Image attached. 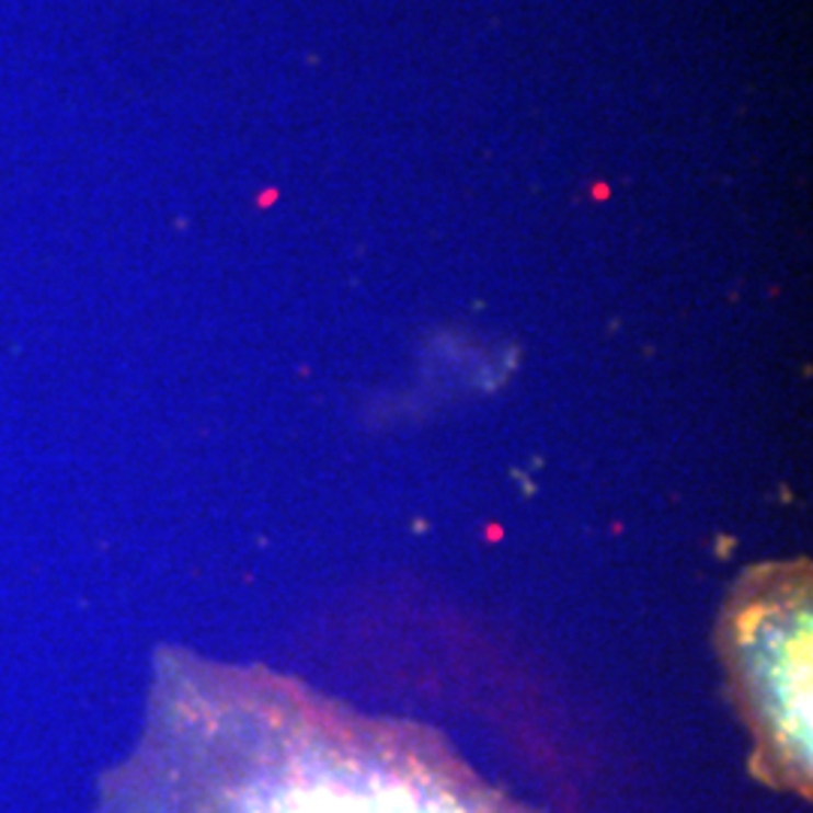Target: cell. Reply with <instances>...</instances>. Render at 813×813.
<instances>
[{
    "label": "cell",
    "mask_w": 813,
    "mask_h": 813,
    "mask_svg": "<svg viewBox=\"0 0 813 813\" xmlns=\"http://www.w3.org/2000/svg\"><path fill=\"white\" fill-rule=\"evenodd\" d=\"M103 813H537L443 735L365 718L265 669L157 663L148 726Z\"/></svg>",
    "instance_id": "cell-1"
},
{
    "label": "cell",
    "mask_w": 813,
    "mask_h": 813,
    "mask_svg": "<svg viewBox=\"0 0 813 813\" xmlns=\"http://www.w3.org/2000/svg\"><path fill=\"white\" fill-rule=\"evenodd\" d=\"M754 775L811 795V563H763L738 579L718 627Z\"/></svg>",
    "instance_id": "cell-2"
}]
</instances>
